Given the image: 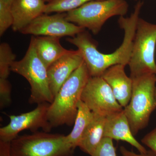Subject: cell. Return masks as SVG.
Masks as SVG:
<instances>
[{
    "mask_svg": "<svg viewBox=\"0 0 156 156\" xmlns=\"http://www.w3.org/2000/svg\"><path fill=\"white\" fill-rule=\"evenodd\" d=\"M155 97L156 98V90H155Z\"/></svg>",
    "mask_w": 156,
    "mask_h": 156,
    "instance_id": "29",
    "label": "cell"
},
{
    "mask_svg": "<svg viewBox=\"0 0 156 156\" xmlns=\"http://www.w3.org/2000/svg\"><path fill=\"white\" fill-rule=\"evenodd\" d=\"M156 24L139 18L128 65L131 79L156 73Z\"/></svg>",
    "mask_w": 156,
    "mask_h": 156,
    "instance_id": "5",
    "label": "cell"
},
{
    "mask_svg": "<svg viewBox=\"0 0 156 156\" xmlns=\"http://www.w3.org/2000/svg\"><path fill=\"white\" fill-rule=\"evenodd\" d=\"M90 77L84 62L63 84L48 108L47 118L52 128L74 125L78 104Z\"/></svg>",
    "mask_w": 156,
    "mask_h": 156,
    "instance_id": "2",
    "label": "cell"
},
{
    "mask_svg": "<svg viewBox=\"0 0 156 156\" xmlns=\"http://www.w3.org/2000/svg\"><path fill=\"white\" fill-rule=\"evenodd\" d=\"M92 1L97 0H53L46 4L44 14L69 12Z\"/></svg>",
    "mask_w": 156,
    "mask_h": 156,
    "instance_id": "18",
    "label": "cell"
},
{
    "mask_svg": "<svg viewBox=\"0 0 156 156\" xmlns=\"http://www.w3.org/2000/svg\"><path fill=\"white\" fill-rule=\"evenodd\" d=\"M11 71L28 81L31 87L29 99L30 104L53 102L54 97L50 91L48 68L38 56L32 37L25 56L14 62Z\"/></svg>",
    "mask_w": 156,
    "mask_h": 156,
    "instance_id": "4",
    "label": "cell"
},
{
    "mask_svg": "<svg viewBox=\"0 0 156 156\" xmlns=\"http://www.w3.org/2000/svg\"><path fill=\"white\" fill-rule=\"evenodd\" d=\"M126 66L118 64L107 69L101 76L110 87L117 101L123 108L129 103L132 94L133 80L126 75Z\"/></svg>",
    "mask_w": 156,
    "mask_h": 156,
    "instance_id": "12",
    "label": "cell"
},
{
    "mask_svg": "<svg viewBox=\"0 0 156 156\" xmlns=\"http://www.w3.org/2000/svg\"><path fill=\"white\" fill-rule=\"evenodd\" d=\"M32 37L38 56L48 69L54 62L70 51L62 46L59 37L48 36Z\"/></svg>",
    "mask_w": 156,
    "mask_h": 156,
    "instance_id": "15",
    "label": "cell"
},
{
    "mask_svg": "<svg viewBox=\"0 0 156 156\" xmlns=\"http://www.w3.org/2000/svg\"><path fill=\"white\" fill-rule=\"evenodd\" d=\"M143 2L139 1L134 11L129 17H120L119 25L124 30L122 43L115 51L105 54L98 51L97 45L88 32L86 30L75 36L67 39V41L75 45L80 51L87 65L91 77L101 76L107 69L115 65L126 66L131 58L136 23Z\"/></svg>",
    "mask_w": 156,
    "mask_h": 156,
    "instance_id": "1",
    "label": "cell"
},
{
    "mask_svg": "<svg viewBox=\"0 0 156 156\" xmlns=\"http://www.w3.org/2000/svg\"><path fill=\"white\" fill-rule=\"evenodd\" d=\"M106 117L94 113L81 138L78 147L92 156L104 137Z\"/></svg>",
    "mask_w": 156,
    "mask_h": 156,
    "instance_id": "16",
    "label": "cell"
},
{
    "mask_svg": "<svg viewBox=\"0 0 156 156\" xmlns=\"http://www.w3.org/2000/svg\"><path fill=\"white\" fill-rule=\"evenodd\" d=\"M11 86L8 79H0V107L9 106L11 102Z\"/></svg>",
    "mask_w": 156,
    "mask_h": 156,
    "instance_id": "22",
    "label": "cell"
},
{
    "mask_svg": "<svg viewBox=\"0 0 156 156\" xmlns=\"http://www.w3.org/2000/svg\"><path fill=\"white\" fill-rule=\"evenodd\" d=\"M155 75H156V74H155Z\"/></svg>",
    "mask_w": 156,
    "mask_h": 156,
    "instance_id": "30",
    "label": "cell"
},
{
    "mask_svg": "<svg viewBox=\"0 0 156 156\" xmlns=\"http://www.w3.org/2000/svg\"><path fill=\"white\" fill-rule=\"evenodd\" d=\"M81 100L91 111L104 117L122 111L124 109L101 76L89 78L82 92Z\"/></svg>",
    "mask_w": 156,
    "mask_h": 156,
    "instance_id": "8",
    "label": "cell"
},
{
    "mask_svg": "<svg viewBox=\"0 0 156 156\" xmlns=\"http://www.w3.org/2000/svg\"><path fill=\"white\" fill-rule=\"evenodd\" d=\"M14 19L11 6L0 0V36H2L13 25Z\"/></svg>",
    "mask_w": 156,
    "mask_h": 156,
    "instance_id": "20",
    "label": "cell"
},
{
    "mask_svg": "<svg viewBox=\"0 0 156 156\" xmlns=\"http://www.w3.org/2000/svg\"><path fill=\"white\" fill-rule=\"evenodd\" d=\"M0 156H11L10 142L0 140Z\"/></svg>",
    "mask_w": 156,
    "mask_h": 156,
    "instance_id": "25",
    "label": "cell"
},
{
    "mask_svg": "<svg viewBox=\"0 0 156 156\" xmlns=\"http://www.w3.org/2000/svg\"><path fill=\"white\" fill-rule=\"evenodd\" d=\"M130 101L123 109L134 136L148 125L152 113L156 109V76L148 74L133 79Z\"/></svg>",
    "mask_w": 156,
    "mask_h": 156,
    "instance_id": "3",
    "label": "cell"
},
{
    "mask_svg": "<svg viewBox=\"0 0 156 156\" xmlns=\"http://www.w3.org/2000/svg\"><path fill=\"white\" fill-rule=\"evenodd\" d=\"M7 5L11 6V4L13 2L14 0H2Z\"/></svg>",
    "mask_w": 156,
    "mask_h": 156,
    "instance_id": "26",
    "label": "cell"
},
{
    "mask_svg": "<svg viewBox=\"0 0 156 156\" xmlns=\"http://www.w3.org/2000/svg\"><path fill=\"white\" fill-rule=\"evenodd\" d=\"M94 116V113L80 100L78 105V112L73 128L70 133L66 135L68 143L73 151L78 147L81 138L87 126Z\"/></svg>",
    "mask_w": 156,
    "mask_h": 156,
    "instance_id": "17",
    "label": "cell"
},
{
    "mask_svg": "<svg viewBox=\"0 0 156 156\" xmlns=\"http://www.w3.org/2000/svg\"><path fill=\"white\" fill-rule=\"evenodd\" d=\"M104 137L128 143L136 148L140 153H145L147 151L134 137L123 110L106 117Z\"/></svg>",
    "mask_w": 156,
    "mask_h": 156,
    "instance_id": "13",
    "label": "cell"
},
{
    "mask_svg": "<svg viewBox=\"0 0 156 156\" xmlns=\"http://www.w3.org/2000/svg\"><path fill=\"white\" fill-rule=\"evenodd\" d=\"M141 142L148 147L156 156V127L143 137Z\"/></svg>",
    "mask_w": 156,
    "mask_h": 156,
    "instance_id": "23",
    "label": "cell"
},
{
    "mask_svg": "<svg viewBox=\"0 0 156 156\" xmlns=\"http://www.w3.org/2000/svg\"><path fill=\"white\" fill-rule=\"evenodd\" d=\"M63 156H77L73 154V153H69Z\"/></svg>",
    "mask_w": 156,
    "mask_h": 156,
    "instance_id": "27",
    "label": "cell"
},
{
    "mask_svg": "<svg viewBox=\"0 0 156 156\" xmlns=\"http://www.w3.org/2000/svg\"><path fill=\"white\" fill-rule=\"evenodd\" d=\"M11 156H63L73 153L66 135L36 131L18 135L10 142Z\"/></svg>",
    "mask_w": 156,
    "mask_h": 156,
    "instance_id": "7",
    "label": "cell"
},
{
    "mask_svg": "<svg viewBox=\"0 0 156 156\" xmlns=\"http://www.w3.org/2000/svg\"><path fill=\"white\" fill-rule=\"evenodd\" d=\"M50 103L39 104L34 109L18 115H9L10 122L0 128V140L10 142L23 130H29L33 133L42 128L50 132L52 128L48 119L47 114Z\"/></svg>",
    "mask_w": 156,
    "mask_h": 156,
    "instance_id": "9",
    "label": "cell"
},
{
    "mask_svg": "<svg viewBox=\"0 0 156 156\" xmlns=\"http://www.w3.org/2000/svg\"><path fill=\"white\" fill-rule=\"evenodd\" d=\"M44 1H48V2H51V1H53V0H44Z\"/></svg>",
    "mask_w": 156,
    "mask_h": 156,
    "instance_id": "28",
    "label": "cell"
},
{
    "mask_svg": "<svg viewBox=\"0 0 156 156\" xmlns=\"http://www.w3.org/2000/svg\"><path fill=\"white\" fill-rule=\"evenodd\" d=\"M46 6L44 0H14L11 6L14 19L12 29L20 32L44 13Z\"/></svg>",
    "mask_w": 156,
    "mask_h": 156,
    "instance_id": "14",
    "label": "cell"
},
{
    "mask_svg": "<svg viewBox=\"0 0 156 156\" xmlns=\"http://www.w3.org/2000/svg\"><path fill=\"white\" fill-rule=\"evenodd\" d=\"M84 62V58L79 50H70L49 66L48 69L49 85L54 98L70 76Z\"/></svg>",
    "mask_w": 156,
    "mask_h": 156,
    "instance_id": "11",
    "label": "cell"
},
{
    "mask_svg": "<svg viewBox=\"0 0 156 156\" xmlns=\"http://www.w3.org/2000/svg\"><path fill=\"white\" fill-rule=\"evenodd\" d=\"M16 55L7 43L0 45V79H8L12 63L15 61Z\"/></svg>",
    "mask_w": 156,
    "mask_h": 156,
    "instance_id": "19",
    "label": "cell"
},
{
    "mask_svg": "<svg viewBox=\"0 0 156 156\" xmlns=\"http://www.w3.org/2000/svg\"><path fill=\"white\" fill-rule=\"evenodd\" d=\"M120 151L122 156H156L151 150L147 151L145 153L138 154L128 150L122 146L120 148Z\"/></svg>",
    "mask_w": 156,
    "mask_h": 156,
    "instance_id": "24",
    "label": "cell"
},
{
    "mask_svg": "<svg viewBox=\"0 0 156 156\" xmlns=\"http://www.w3.org/2000/svg\"><path fill=\"white\" fill-rule=\"evenodd\" d=\"M66 16V14L62 13L52 15L42 14L20 32L23 34L60 38L65 36L73 37L85 31V28L69 22Z\"/></svg>",
    "mask_w": 156,
    "mask_h": 156,
    "instance_id": "10",
    "label": "cell"
},
{
    "mask_svg": "<svg viewBox=\"0 0 156 156\" xmlns=\"http://www.w3.org/2000/svg\"><path fill=\"white\" fill-rule=\"evenodd\" d=\"M91 156H117L113 140L104 137Z\"/></svg>",
    "mask_w": 156,
    "mask_h": 156,
    "instance_id": "21",
    "label": "cell"
},
{
    "mask_svg": "<svg viewBox=\"0 0 156 156\" xmlns=\"http://www.w3.org/2000/svg\"><path fill=\"white\" fill-rule=\"evenodd\" d=\"M128 3L125 0H97L84 4L67 12V20L97 34L111 17L124 16L128 12Z\"/></svg>",
    "mask_w": 156,
    "mask_h": 156,
    "instance_id": "6",
    "label": "cell"
}]
</instances>
